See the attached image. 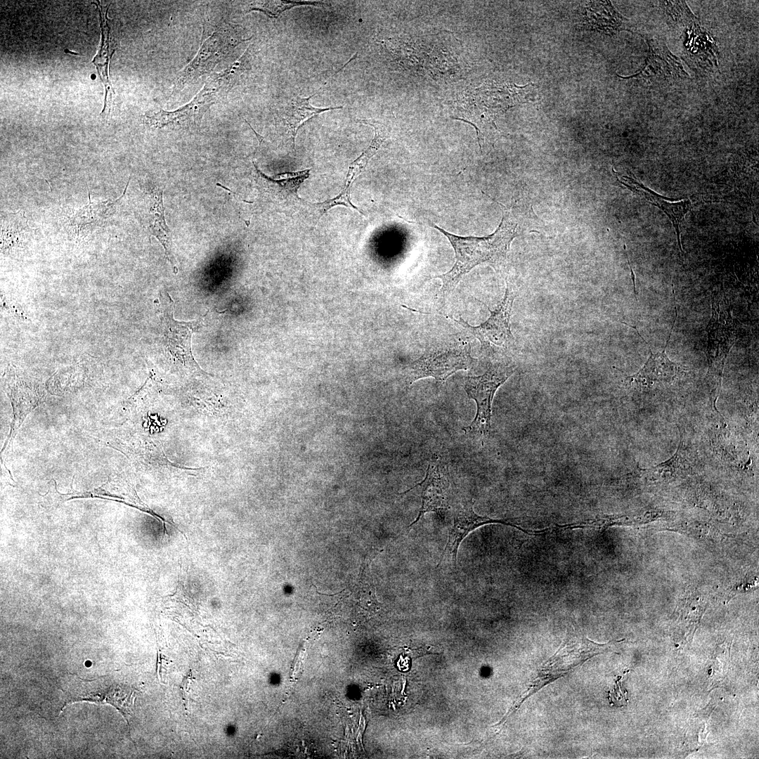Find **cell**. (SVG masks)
<instances>
[{
	"mask_svg": "<svg viewBox=\"0 0 759 759\" xmlns=\"http://www.w3.org/2000/svg\"><path fill=\"white\" fill-rule=\"evenodd\" d=\"M613 171L617 180L621 183L643 200H645V201L657 207L667 215L675 230L678 246L680 251L682 252L683 249L680 240V226L685 216L692 207L691 200L687 199L677 202L668 201L671 199L656 193L650 188H647L637 179L628 176L621 175L614 169Z\"/></svg>",
	"mask_w": 759,
	"mask_h": 759,
	"instance_id": "17",
	"label": "cell"
},
{
	"mask_svg": "<svg viewBox=\"0 0 759 759\" xmlns=\"http://www.w3.org/2000/svg\"><path fill=\"white\" fill-rule=\"evenodd\" d=\"M675 314L672 329L664 349L654 353L649 349L650 356L643 367L637 373L626 378L625 380L630 385H635L640 388H648L657 384L671 383L676 377L678 372L677 364L671 361L666 353V347L677 318L676 306Z\"/></svg>",
	"mask_w": 759,
	"mask_h": 759,
	"instance_id": "18",
	"label": "cell"
},
{
	"mask_svg": "<svg viewBox=\"0 0 759 759\" xmlns=\"http://www.w3.org/2000/svg\"><path fill=\"white\" fill-rule=\"evenodd\" d=\"M473 505V501L469 500L458 505L455 509L447 543L440 557L437 567L443 562H450L453 566H456L458 548L462 540L470 532L484 525L500 524L514 527L528 535H538L546 531L545 529L535 531L524 528L519 526V524L510 519L491 518L479 515L474 512Z\"/></svg>",
	"mask_w": 759,
	"mask_h": 759,
	"instance_id": "10",
	"label": "cell"
},
{
	"mask_svg": "<svg viewBox=\"0 0 759 759\" xmlns=\"http://www.w3.org/2000/svg\"><path fill=\"white\" fill-rule=\"evenodd\" d=\"M661 516V512L647 511L636 514H613L596 517L592 519L576 521L566 524H558L555 529L595 528L604 531L616 526H633L646 524Z\"/></svg>",
	"mask_w": 759,
	"mask_h": 759,
	"instance_id": "23",
	"label": "cell"
},
{
	"mask_svg": "<svg viewBox=\"0 0 759 759\" xmlns=\"http://www.w3.org/2000/svg\"><path fill=\"white\" fill-rule=\"evenodd\" d=\"M609 699L611 702L615 705L623 706L625 705L628 701L626 695V691L622 687L621 678H619L615 686L609 692Z\"/></svg>",
	"mask_w": 759,
	"mask_h": 759,
	"instance_id": "29",
	"label": "cell"
},
{
	"mask_svg": "<svg viewBox=\"0 0 759 759\" xmlns=\"http://www.w3.org/2000/svg\"><path fill=\"white\" fill-rule=\"evenodd\" d=\"M160 300L165 349L186 368L205 374L195 361L191 351L193 334L202 326L205 316L189 322L176 320L174 318V301L171 296L168 293L161 294Z\"/></svg>",
	"mask_w": 759,
	"mask_h": 759,
	"instance_id": "9",
	"label": "cell"
},
{
	"mask_svg": "<svg viewBox=\"0 0 759 759\" xmlns=\"http://www.w3.org/2000/svg\"><path fill=\"white\" fill-rule=\"evenodd\" d=\"M315 96L316 94H313L306 98L299 96L290 98L275 110L278 120L290 134L294 146L297 131L306 120L321 112L343 108L342 106L326 108L314 107L311 105L309 100Z\"/></svg>",
	"mask_w": 759,
	"mask_h": 759,
	"instance_id": "19",
	"label": "cell"
},
{
	"mask_svg": "<svg viewBox=\"0 0 759 759\" xmlns=\"http://www.w3.org/2000/svg\"><path fill=\"white\" fill-rule=\"evenodd\" d=\"M585 17L591 29L606 34H614L622 30L625 20L609 1L589 2Z\"/></svg>",
	"mask_w": 759,
	"mask_h": 759,
	"instance_id": "24",
	"label": "cell"
},
{
	"mask_svg": "<svg viewBox=\"0 0 759 759\" xmlns=\"http://www.w3.org/2000/svg\"><path fill=\"white\" fill-rule=\"evenodd\" d=\"M441 232L450 242L455 261L448 272L432 277L442 280V286L438 292L437 299L440 302L453 292L461 278L476 266L489 263L500 266L507 259L510 243L517 235V224L505 216L495 231L486 237L459 236L450 233L436 225H432Z\"/></svg>",
	"mask_w": 759,
	"mask_h": 759,
	"instance_id": "1",
	"label": "cell"
},
{
	"mask_svg": "<svg viewBox=\"0 0 759 759\" xmlns=\"http://www.w3.org/2000/svg\"><path fill=\"white\" fill-rule=\"evenodd\" d=\"M129 179L122 196L115 200L93 202L89 192V204L73 214L66 222V228L70 236L75 240L87 239L105 225L114 214L117 204L122 199L129 183Z\"/></svg>",
	"mask_w": 759,
	"mask_h": 759,
	"instance_id": "16",
	"label": "cell"
},
{
	"mask_svg": "<svg viewBox=\"0 0 759 759\" xmlns=\"http://www.w3.org/2000/svg\"><path fill=\"white\" fill-rule=\"evenodd\" d=\"M67 694L65 705L82 701L109 703L116 708L127 722L129 716H131V708L135 699L134 691L110 678L79 680Z\"/></svg>",
	"mask_w": 759,
	"mask_h": 759,
	"instance_id": "11",
	"label": "cell"
},
{
	"mask_svg": "<svg viewBox=\"0 0 759 759\" xmlns=\"http://www.w3.org/2000/svg\"><path fill=\"white\" fill-rule=\"evenodd\" d=\"M535 87L531 83L523 86L485 83L476 88L465 89L454 101V119L470 123L479 138L484 126L493 124L498 115L530 100Z\"/></svg>",
	"mask_w": 759,
	"mask_h": 759,
	"instance_id": "2",
	"label": "cell"
},
{
	"mask_svg": "<svg viewBox=\"0 0 759 759\" xmlns=\"http://www.w3.org/2000/svg\"><path fill=\"white\" fill-rule=\"evenodd\" d=\"M515 298V292L508 284L504 297L496 309L491 311L489 318L478 326H472L462 318L452 320L463 327L481 342V350L493 353L510 349L513 335L510 329V316Z\"/></svg>",
	"mask_w": 759,
	"mask_h": 759,
	"instance_id": "8",
	"label": "cell"
},
{
	"mask_svg": "<svg viewBox=\"0 0 759 759\" xmlns=\"http://www.w3.org/2000/svg\"><path fill=\"white\" fill-rule=\"evenodd\" d=\"M417 486L421 488V507L410 527L418 522L424 514L441 513L450 507V483L447 465L439 459L430 461L424 479L413 488Z\"/></svg>",
	"mask_w": 759,
	"mask_h": 759,
	"instance_id": "12",
	"label": "cell"
},
{
	"mask_svg": "<svg viewBox=\"0 0 759 759\" xmlns=\"http://www.w3.org/2000/svg\"><path fill=\"white\" fill-rule=\"evenodd\" d=\"M367 124L372 126L375 129V136L368 148L350 165L345 180L344 186L341 193L336 197L325 200L323 202L311 204L319 212V216L323 215L327 210L337 205H343L349 208L356 209L364 215L361 210L352 204L350 199L351 188L352 183L365 169L369 160L382 147L388 138V134L384 126L377 122L369 120Z\"/></svg>",
	"mask_w": 759,
	"mask_h": 759,
	"instance_id": "15",
	"label": "cell"
},
{
	"mask_svg": "<svg viewBox=\"0 0 759 759\" xmlns=\"http://www.w3.org/2000/svg\"><path fill=\"white\" fill-rule=\"evenodd\" d=\"M249 39L243 38L240 27L231 25L219 27L205 39L193 60L179 72L171 94L179 92L186 85L210 72L240 43Z\"/></svg>",
	"mask_w": 759,
	"mask_h": 759,
	"instance_id": "5",
	"label": "cell"
},
{
	"mask_svg": "<svg viewBox=\"0 0 759 759\" xmlns=\"http://www.w3.org/2000/svg\"><path fill=\"white\" fill-rule=\"evenodd\" d=\"M163 189L158 185L146 186L138 208L140 219L144 228L161 242L165 257L176 273L178 269L172 252L171 233L166 223L162 200Z\"/></svg>",
	"mask_w": 759,
	"mask_h": 759,
	"instance_id": "13",
	"label": "cell"
},
{
	"mask_svg": "<svg viewBox=\"0 0 759 759\" xmlns=\"http://www.w3.org/2000/svg\"><path fill=\"white\" fill-rule=\"evenodd\" d=\"M324 4L323 1H264L253 3L249 11H259L264 13L271 18H275L279 15L291 8L298 6L311 5L319 6Z\"/></svg>",
	"mask_w": 759,
	"mask_h": 759,
	"instance_id": "27",
	"label": "cell"
},
{
	"mask_svg": "<svg viewBox=\"0 0 759 759\" xmlns=\"http://www.w3.org/2000/svg\"><path fill=\"white\" fill-rule=\"evenodd\" d=\"M665 13L672 19L673 22L689 26L696 21L695 15L692 13L684 1H660Z\"/></svg>",
	"mask_w": 759,
	"mask_h": 759,
	"instance_id": "28",
	"label": "cell"
},
{
	"mask_svg": "<svg viewBox=\"0 0 759 759\" xmlns=\"http://www.w3.org/2000/svg\"><path fill=\"white\" fill-rule=\"evenodd\" d=\"M107 13L108 10L106 11L105 14H102L100 11V22L102 36L101 44L100 50L92 60V63L96 67L99 77L105 87V104L107 103L109 96L107 108L100 114L102 116L107 110H108V113H110V107L113 102V95L115 94V92L109 78V67L111 57L116 50L117 44L116 37L114 36L112 37V34H113L111 32V27L109 25Z\"/></svg>",
	"mask_w": 759,
	"mask_h": 759,
	"instance_id": "20",
	"label": "cell"
},
{
	"mask_svg": "<svg viewBox=\"0 0 759 759\" xmlns=\"http://www.w3.org/2000/svg\"><path fill=\"white\" fill-rule=\"evenodd\" d=\"M622 641H611L601 644L582 635H569L556 653L540 666L526 690L516 700L497 725L505 722L527 699L543 687L569 674L595 656L608 651L614 644Z\"/></svg>",
	"mask_w": 759,
	"mask_h": 759,
	"instance_id": "4",
	"label": "cell"
},
{
	"mask_svg": "<svg viewBox=\"0 0 759 759\" xmlns=\"http://www.w3.org/2000/svg\"><path fill=\"white\" fill-rule=\"evenodd\" d=\"M247 50L242 57L221 72L209 77L202 89L187 104L174 111H148L144 121L150 126L163 128L193 127L200 124L209 107L226 96L244 72L247 61Z\"/></svg>",
	"mask_w": 759,
	"mask_h": 759,
	"instance_id": "3",
	"label": "cell"
},
{
	"mask_svg": "<svg viewBox=\"0 0 759 759\" xmlns=\"http://www.w3.org/2000/svg\"><path fill=\"white\" fill-rule=\"evenodd\" d=\"M647 44L649 51L643 67L636 74L629 77L619 76L621 78L648 82L689 78L680 59L670 51L663 41L650 39Z\"/></svg>",
	"mask_w": 759,
	"mask_h": 759,
	"instance_id": "14",
	"label": "cell"
},
{
	"mask_svg": "<svg viewBox=\"0 0 759 759\" xmlns=\"http://www.w3.org/2000/svg\"><path fill=\"white\" fill-rule=\"evenodd\" d=\"M476 359L471 356L469 342L431 349L406 368L408 385L424 377H433L437 384L458 370L471 368Z\"/></svg>",
	"mask_w": 759,
	"mask_h": 759,
	"instance_id": "6",
	"label": "cell"
},
{
	"mask_svg": "<svg viewBox=\"0 0 759 759\" xmlns=\"http://www.w3.org/2000/svg\"><path fill=\"white\" fill-rule=\"evenodd\" d=\"M257 174L258 183L264 189H269L266 192L275 195L280 193V196L285 197L294 196L299 198L297 190L301 183L309 176L311 169L290 173L279 174L273 179L264 174L259 171L255 164Z\"/></svg>",
	"mask_w": 759,
	"mask_h": 759,
	"instance_id": "25",
	"label": "cell"
},
{
	"mask_svg": "<svg viewBox=\"0 0 759 759\" xmlns=\"http://www.w3.org/2000/svg\"><path fill=\"white\" fill-rule=\"evenodd\" d=\"M513 372L512 368L497 364L481 375L467 377L464 388L468 397L476 402V413L471 424L463 429L466 434H479L483 440L488 436L493 396Z\"/></svg>",
	"mask_w": 759,
	"mask_h": 759,
	"instance_id": "7",
	"label": "cell"
},
{
	"mask_svg": "<svg viewBox=\"0 0 759 759\" xmlns=\"http://www.w3.org/2000/svg\"><path fill=\"white\" fill-rule=\"evenodd\" d=\"M32 234V229L28 226L24 213L18 212L1 215V250L2 253H10L25 247Z\"/></svg>",
	"mask_w": 759,
	"mask_h": 759,
	"instance_id": "22",
	"label": "cell"
},
{
	"mask_svg": "<svg viewBox=\"0 0 759 759\" xmlns=\"http://www.w3.org/2000/svg\"><path fill=\"white\" fill-rule=\"evenodd\" d=\"M693 461L692 453L681 436L677 451L670 459L650 469L641 471L649 480L668 481L689 474L693 468Z\"/></svg>",
	"mask_w": 759,
	"mask_h": 759,
	"instance_id": "21",
	"label": "cell"
},
{
	"mask_svg": "<svg viewBox=\"0 0 759 759\" xmlns=\"http://www.w3.org/2000/svg\"><path fill=\"white\" fill-rule=\"evenodd\" d=\"M696 21L694 22L689 26L686 30V39L685 41L688 52L690 53L694 57L700 58L701 62H714L716 63L715 54L713 51V41L711 39L710 36L699 26L698 30V37H696L695 33V24Z\"/></svg>",
	"mask_w": 759,
	"mask_h": 759,
	"instance_id": "26",
	"label": "cell"
}]
</instances>
